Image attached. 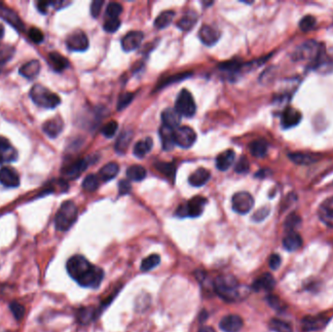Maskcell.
<instances>
[{
    "mask_svg": "<svg viewBox=\"0 0 333 332\" xmlns=\"http://www.w3.org/2000/svg\"><path fill=\"white\" fill-rule=\"evenodd\" d=\"M250 151L254 157L263 158L268 152V144L263 140H258L250 144Z\"/></svg>",
    "mask_w": 333,
    "mask_h": 332,
    "instance_id": "37",
    "label": "cell"
},
{
    "mask_svg": "<svg viewBox=\"0 0 333 332\" xmlns=\"http://www.w3.org/2000/svg\"><path fill=\"white\" fill-rule=\"evenodd\" d=\"M40 69H41L40 62L34 60L21 67L20 74L28 79H34L40 73Z\"/></svg>",
    "mask_w": 333,
    "mask_h": 332,
    "instance_id": "30",
    "label": "cell"
},
{
    "mask_svg": "<svg viewBox=\"0 0 333 332\" xmlns=\"http://www.w3.org/2000/svg\"><path fill=\"white\" fill-rule=\"evenodd\" d=\"M0 17L3 18L5 21H7L10 25L15 27L16 29L18 30L23 29V24L21 20L19 19V17L16 15V13H14L9 8L3 7L1 3H0Z\"/></svg>",
    "mask_w": 333,
    "mask_h": 332,
    "instance_id": "31",
    "label": "cell"
},
{
    "mask_svg": "<svg viewBox=\"0 0 333 332\" xmlns=\"http://www.w3.org/2000/svg\"><path fill=\"white\" fill-rule=\"evenodd\" d=\"M88 165H89L88 160L85 159L77 160L76 162H74L64 170V175L67 179L75 180L87 169Z\"/></svg>",
    "mask_w": 333,
    "mask_h": 332,
    "instance_id": "21",
    "label": "cell"
},
{
    "mask_svg": "<svg viewBox=\"0 0 333 332\" xmlns=\"http://www.w3.org/2000/svg\"><path fill=\"white\" fill-rule=\"evenodd\" d=\"M98 315V311L92 307H83L77 311L76 318L81 325H89L95 321Z\"/></svg>",
    "mask_w": 333,
    "mask_h": 332,
    "instance_id": "29",
    "label": "cell"
},
{
    "mask_svg": "<svg viewBox=\"0 0 333 332\" xmlns=\"http://www.w3.org/2000/svg\"><path fill=\"white\" fill-rule=\"evenodd\" d=\"M10 310H11L14 318L17 321H20L21 319H23V317L25 315V307L22 304L14 301L10 304Z\"/></svg>",
    "mask_w": 333,
    "mask_h": 332,
    "instance_id": "50",
    "label": "cell"
},
{
    "mask_svg": "<svg viewBox=\"0 0 333 332\" xmlns=\"http://www.w3.org/2000/svg\"><path fill=\"white\" fill-rule=\"evenodd\" d=\"M324 50V46L317 41H307L296 48V51L293 54V59L296 62L309 61L314 67L320 59Z\"/></svg>",
    "mask_w": 333,
    "mask_h": 332,
    "instance_id": "4",
    "label": "cell"
},
{
    "mask_svg": "<svg viewBox=\"0 0 333 332\" xmlns=\"http://www.w3.org/2000/svg\"><path fill=\"white\" fill-rule=\"evenodd\" d=\"M329 321L327 316H308L302 319L301 329L305 332L320 331L328 325Z\"/></svg>",
    "mask_w": 333,
    "mask_h": 332,
    "instance_id": "11",
    "label": "cell"
},
{
    "mask_svg": "<svg viewBox=\"0 0 333 332\" xmlns=\"http://www.w3.org/2000/svg\"><path fill=\"white\" fill-rule=\"evenodd\" d=\"M155 168L164 176L170 179H174L176 177L177 166L175 163H166V162H158L155 164Z\"/></svg>",
    "mask_w": 333,
    "mask_h": 332,
    "instance_id": "38",
    "label": "cell"
},
{
    "mask_svg": "<svg viewBox=\"0 0 333 332\" xmlns=\"http://www.w3.org/2000/svg\"><path fill=\"white\" fill-rule=\"evenodd\" d=\"M266 300H267L268 304H269L272 308H274V309H276V310H281V309H282V302H281V300H280L277 296H268V297L266 298Z\"/></svg>",
    "mask_w": 333,
    "mask_h": 332,
    "instance_id": "57",
    "label": "cell"
},
{
    "mask_svg": "<svg viewBox=\"0 0 333 332\" xmlns=\"http://www.w3.org/2000/svg\"><path fill=\"white\" fill-rule=\"evenodd\" d=\"M175 111H177L181 116L185 117H192L196 113V104L193 99V96L189 91L186 89H184L180 92L176 106H175Z\"/></svg>",
    "mask_w": 333,
    "mask_h": 332,
    "instance_id": "7",
    "label": "cell"
},
{
    "mask_svg": "<svg viewBox=\"0 0 333 332\" xmlns=\"http://www.w3.org/2000/svg\"><path fill=\"white\" fill-rule=\"evenodd\" d=\"M50 5H53V2H46V1H39L37 3V9L42 13L46 14L48 12V8Z\"/></svg>",
    "mask_w": 333,
    "mask_h": 332,
    "instance_id": "60",
    "label": "cell"
},
{
    "mask_svg": "<svg viewBox=\"0 0 333 332\" xmlns=\"http://www.w3.org/2000/svg\"><path fill=\"white\" fill-rule=\"evenodd\" d=\"M4 32H5L4 27L2 25H0V40L4 37Z\"/></svg>",
    "mask_w": 333,
    "mask_h": 332,
    "instance_id": "62",
    "label": "cell"
},
{
    "mask_svg": "<svg viewBox=\"0 0 333 332\" xmlns=\"http://www.w3.org/2000/svg\"><path fill=\"white\" fill-rule=\"evenodd\" d=\"M117 130H118V123L116 121H111L104 127L102 133L106 138L111 139L114 137Z\"/></svg>",
    "mask_w": 333,
    "mask_h": 332,
    "instance_id": "52",
    "label": "cell"
},
{
    "mask_svg": "<svg viewBox=\"0 0 333 332\" xmlns=\"http://www.w3.org/2000/svg\"><path fill=\"white\" fill-rule=\"evenodd\" d=\"M275 286H276V281L274 277L269 273H264L261 276H259V278L253 283L252 289L256 293H260V292L269 293L275 289Z\"/></svg>",
    "mask_w": 333,
    "mask_h": 332,
    "instance_id": "14",
    "label": "cell"
},
{
    "mask_svg": "<svg viewBox=\"0 0 333 332\" xmlns=\"http://www.w3.org/2000/svg\"><path fill=\"white\" fill-rule=\"evenodd\" d=\"M163 126L172 130H177L181 124V115L172 109H168L162 112Z\"/></svg>",
    "mask_w": 333,
    "mask_h": 332,
    "instance_id": "23",
    "label": "cell"
},
{
    "mask_svg": "<svg viewBox=\"0 0 333 332\" xmlns=\"http://www.w3.org/2000/svg\"><path fill=\"white\" fill-rule=\"evenodd\" d=\"M318 215L321 221L325 223L327 226L333 228V197L325 200L321 204Z\"/></svg>",
    "mask_w": 333,
    "mask_h": 332,
    "instance_id": "16",
    "label": "cell"
},
{
    "mask_svg": "<svg viewBox=\"0 0 333 332\" xmlns=\"http://www.w3.org/2000/svg\"><path fill=\"white\" fill-rule=\"evenodd\" d=\"M269 329L273 332H293V329L289 324L277 319L270 321Z\"/></svg>",
    "mask_w": 333,
    "mask_h": 332,
    "instance_id": "42",
    "label": "cell"
},
{
    "mask_svg": "<svg viewBox=\"0 0 333 332\" xmlns=\"http://www.w3.org/2000/svg\"><path fill=\"white\" fill-rule=\"evenodd\" d=\"M160 257L158 255H151L147 258L144 259L141 264V269L144 272H148L160 264Z\"/></svg>",
    "mask_w": 333,
    "mask_h": 332,
    "instance_id": "41",
    "label": "cell"
},
{
    "mask_svg": "<svg viewBox=\"0 0 333 332\" xmlns=\"http://www.w3.org/2000/svg\"><path fill=\"white\" fill-rule=\"evenodd\" d=\"M160 138L162 141L163 149L165 151H171L176 146L175 142V130H172L170 128H167L165 126H162L160 128Z\"/></svg>",
    "mask_w": 333,
    "mask_h": 332,
    "instance_id": "27",
    "label": "cell"
},
{
    "mask_svg": "<svg viewBox=\"0 0 333 332\" xmlns=\"http://www.w3.org/2000/svg\"><path fill=\"white\" fill-rule=\"evenodd\" d=\"M145 35L142 32H131L128 35H126L123 37L121 41L122 48L125 52H132L136 49H138L143 40H144Z\"/></svg>",
    "mask_w": 333,
    "mask_h": 332,
    "instance_id": "15",
    "label": "cell"
},
{
    "mask_svg": "<svg viewBox=\"0 0 333 332\" xmlns=\"http://www.w3.org/2000/svg\"><path fill=\"white\" fill-rule=\"evenodd\" d=\"M121 27V22L119 19H107L104 25V30L109 34L116 33Z\"/></svg>",
    "mask_w": 333,
    "mask_h": 332,
    "instance_id": "49",
    "label": "cell"
},
{
    "mask_svg": "<svg viewBox=\"0 0 333 332\" xmlns=\"http://www.w3.org/2000/svg\"><path fill=\"white\" fill-rule=\"evenodd\" d=\"M100 180L96 175H89L83 181L82 187L87 192H94L99 188Z\"/></svg>",
    "mask_w": 333,
    "mask_h": 332,
    "instance_id": "40",
    "label": "cell"
},
{
    "mask_svg": "<svg viewBox=\"0 0 333 332\" xmlns=\"http://www.w3.org/2000/svg\"><path fill=\"white\" fill-rule=\"evenodd\" d=\"M198 332H217L213 328H211V327H204V328H202L200 331Z\"/></svg>",
    "mask_w": 333,
    "mask_h": 332,
    "instance_id": "61",
    "label": "cell"
},
{
    "mask_svg": "<svg viewBox=\"0 0 333 332\" xmlns=\"http://www.w3.org/2000/svg\"><path fill=\"white\" fill-rule=\"evenodd\" d=\"M250 170V162L247 157L242 156L235 166V172L237 174H247Z\"/></svg>",
    "mask_w": 333,
    "mask_h": 332,
    "instance_id": "51",
    "label": "cell"
},
{
    "mask_svg": "<svg viewBox=\"0 0 333 332\" xmlns=\"http://www.w3.org/2000/svg\"><path fill=\"white\" fill-rule=\"evenodd\" d=\"M67 270L79 286L87 289H98L105 278L102 268L93 265L88 259L79 255L69 259Z\"/></svg>",
    "mask_w": 333,
    "mask_h": 332,
    "instance_id": "1",
    "label": "cell"
},
{
    "mask_svg": "<svg viewBox=\"0 0 333 332\" xmlns=\"http://www.w3.org/2000/svg\"><path fill=\"white\" fill-rule=\"evenodd\" d=\"M78 210L72 201L65 202L58 211L55 218V226L58 231H68L77 221Z\"/></svg>",
    "mask_w": 333,
    "mask_h": 332,
    "instance_id": "3",
    "label": "cell"
},
{
    "mask_svg": "<svg viewBox=\"0 0 333 332\" xmlns=\"http://www.w3.org/2000/svg\"><path fill=\"white\" fill-rule=\"evenodd\" d=\"M67 46L71 51L84 52L89 47V39L83 32L76 31L67 38Z\"/></svg>",
    "mask_w": 333,
    "mask_h": 332,
    "instance_id": "10",
    "label": "cell"
},
{
    "mask_svg": "<svg viewBox=\"0 0 333 332\" xmlns=\"http://www.w3.org/2000/svg\"><path fill=\"white\" fill-rule=\"evenodd\" d=\"M302 238L296 231H290L283 240L284 248L292 253L298 251L302 247Z\"/></svg>",
    "mask_w": 333,
    "mask_h": 332,
    "instance_id": "24",
    "label": "cell"
},
{
    "mask_svg": "<svg viewBox=\"0 0 333 332\" xmlns=\"http://www.w3.org/2000/svg\"><path fill=\"white\" fill-rule=\"evenodd\" d=\"M175 15L176 13L172 10H169V11H164L162 12L155 20L154 22V26L155 28L159 29V30H163V29H166L167 27H169L174 18H175Z\"/></svg>",
    "mask_w": 333,
    "mask_h": 332,
    "instance_id": "32",
    "label": "cell"
},
{
    "mask_svg": "<svg viewBox=\"0 0 333 332\" xmlns=\"http://www.w3.org/2000/svg\"><path fill=\"white\" fill-rule=\"evenodd\" d=\"M123 12V7L117 2H111L107 8V17L109 19H118V17Z\"/></svg>",
    "mask_w": 333,
    "mask_h": 332,
    "instance_id": "45",
    "label": "cell"
},
{
    "mask_svg": "<svg viewBox=\"0 0 333 332\" xmlns=\"http://www.w3.org/2000/svg\"><path fill=\"white\" fill-rule=\"evenodd\" d=\"M269 266L272 270H277L281 266V258L280 256L274 254L269 258Z\"/></svg>",
    "mask_w": 333,
    "mask_h": 332,
    "instance_id": "59",
    "label": "cell"
},
{
    "mask_svg": "<svg viewBox=\"0 0 333 332\" xmlns=\"http://www.w3.org/2000/svg\"><path fill=\"white\" fill-rule=\"evenodd\" d=\"M207 203H208V200L203 196L193 197L187 203L181 205L178 208L176 212V216L181 219L199 218L204 213Z\"/></svg>",
    "mask_w": 333,
    "mask_h": 332,
    "instance_id": "6",
    "label": "cell"
},
{
    "mask_svg": "<svg viewBox=\"0 0 333 332\" xmlns=\"http://www.w3.org/2000/svg\"><path fill=\"white\" fill-rule=\"evenodd\" d=\"M192 75L191 73H183V74H176V75H173V76H170V77H167L166 79H164L160 84H158L157 86V89H162L164 87H167L168 85H171L173 83H176V82H180V81H183L185 80L186 78L190 77Z\"/></svg>",
    "mask_w": 333,
    "mask_h": 332,
    "instance_id": "43",
    "label": "cell"
},
{
    "mask_svg": "<svg viewBox=\"0 0 333 332\" xmlns=\"http://www.w3.org/2000/svg\"><path fill=\"white\" fill-rule=\"evenodd\" d=\"M132 185L128 181H121L119 183V193L120 195H127L131 192Z\"/></svg>",
    "mask_w": 333,
    "mask_h": 332,
    "instance_id": "58",
    "label": "cell"
},
{
    "mask_svg": "<svg viewBox=\"0 0 333 332\" xmlns=\"http://www.w3.org/2000/svg\"><path fill=\"white\" fill-rule=\"evenodd\" d=\"M0 184L10 188L18 187L20 185V177L14 169L4 167L0 170Z\"/></svg>",
    "mask_w": 333,
    "mask_h": 332,
    "instance_id": "17",
    "label": "cell"
},
{
    "mask_svg": "<svg viewBox=\"0 0 333 332\" xmlns=\"http://www.w3.org/2000/svg\"><path fill=\"white\" fill-rule=\"evenodd\" d=\"M243 327L244 321L238 315L225 316L220 323V328L224 332H239Z\"/></svg>",
    "mask_w": 333,
    "mask_h": 332,
    "instance_id": "13",
    "label": "cell"
},
{
    "mask_svg": "<svg viewBox=\"0 0 333 332\" xmlns=\"http://www.w3.org/2000/svg\"><path fill=\"white\" fill-rule=\"evenodd\" d=\"M31 98L36 105L47 110H53L61 104L60 97L42 85H35L32 88Z\"/></svg>",
    "mask_w": 333,
    "mask_h": 332,
    "instance_id": "5",
    "label": "cell"
},
{
    "mask_svg": "<svg viewBox=\"0 0 333 332\" xmlns=\"http://www.w3.org/2000/svg\"><path fill=\"white\" fill-rule=\"evenodd\" d=\"M15 54V49L13 46L1 44L0 45V65H4L9 62Z\"/></svg>",
    "mask_w": 333,
    "mask_h": 332,
    "instance_id": "44",
    "label": "cell"
},
{
    "mask_svg": "<svg viewBox=\"0 0 333 332\" xmlns=\"http://www.w3.org/2000/svg\"><path fill=\"white\" fill-rule=\"evenodd\" d=\"M301 223V219L296 215V214H292L290 215L287 220H286V222H285V227L290 231H295L297 226H299Z\"/></svg>",
    "mask_w": 333,
    "mask_h": 332,
    "instance_id": "53",
    "label": "cell"
},
{
    "mask_svg": "<svg viewBox=\"0 0 333 332\" xmlns=\"http://www.w3.org/2000/svg\"><path fill=\"white\" fill-rule=\"evenodd\" d=\"M132 139H133V133L131 131L122 132L115 145L116 151L118 153H124L129 148Z\"/></svg>",
    "mask_w": 333,
    "mask_h": 332,
    "instance_id": "35",
    "label": "cell"
},
{
    "mask_svg": "<svg viewBox=\"0 0 333 332\" xmlns=\"http://www.w3.org/2000/svg\"><path fill=\"white\" fill-rule=\"evenodd\" d=\"M104 4H105V2L103 0H95V1L92 2V4H91V15H92L93 18L96 19V18L99 17Z\"/></svg>",
    "mask_w": 333,
    "mask_h": 332,
    "instance_id": "54",
    "label": "cell"
},
{
    "mask_svg": "<svg viewBox=\"0 0 333 332\" xmlns=\"http://www.w3.org/2000/svg\"><path fill=\"white\" fill-rule=\"evenodd\" d=\"M269 213H270V209L268 207H263V208L259 209V211L254 215L253 220L257 222L262 221L268 217Z\"/></svg>",
    "mask_w": 333,
    "mask_h": 332,
    "instance_id": "55",
    "label": "cell"
},
{
    "mask_svg": "<svg viewBox=\"0 0 333 332\" xmlns=\"http://www.w3.org/2000/svg\"><path fill=\"white\" fill-rule=\"evenodd\" d=\"M152 147H153V141L150 138H147L145 141H140L136 144L134 148V155L142 159L146 157V155L152 149Z\"/></svg>",
    "mask_w": 333,
    "mask_h": 332,
    "instance_id": "36",
    "label": "cell"
},
{
    "mask_svg": "<svg viewBox=\"0 0 333 332\" xmlns=\"http://www.w3.org/2000/svg\"><path fill=\"white\" fill-rule=\"evenodd\" d=\"M301 113L292 108H288L283 112L281 118V124L284 129H291L299 124L301 121Z\"/></svg>",
    "mask_w": 333,
    "mask_h": 332,
    "instance_id": "19",
    "label": "cell"
},
{
    "mask_svg": "<svg viewBox=\"0 0 333 332\" xmlns=\"http://www.w3.org/2000/svg\"><path fill=\"white\" fill-rule=\"evenodd\" d=\"M18 153L16 149L4 138L0 137V164L12 162L17 159Z\"/></svg>",
    "mask_w": 333,
    "mask_h": 332,
    "instance_id": "20",
    "label": "cell"
},
{
    "mask_svg": "<svg viewBox=\"0 0 333 332\" xmlns=\"http://www.w3.org/2000/svg\"><path fill=\"white\" fill-rule=\"evenodd\" d=\"M197 140V135L195 131L187 126L179 127L175 131V142L176 145L184 149L191 148Z\"/></svg>",
    "mask_w": 333,
    "mask_h": 332,
    "instance_id": "9",
    "label": "cell"
},
{
    "mask_svg": "<svg viewBox=\"0 0 333 332\" xmlns=\"http://www.w3.org/2000/svg\"><path fill=\"white\" fill-rule=\"evenodd\" d=\"M255 206V199L249 192H238L232 198L233 211L239 215L249 214Z\"/></svg>",
    "mask_w": 333,
    "mask_h": 332,
    "instance_id": "8",
    "label": "cell"
},
{
    "mask_svg": "<svg viewBox=\"0 0 333 332\" xmlns=\"http://www.w3.org/2000/svg\"><path fill=\"white\" fill-rule=\"evenodd\" d=\"M64 129V122L60 117H56L46 121L43 125L44 133L51 139L57 138Z\"/></svg>",
    "mask_w": 333,
    "mask_h": 332,
    "instance_id": "18",
    "label": "cell"
},
{
    "mask_svg": "<svg viewBox=\"0 0 333 332\" xmlns=\"http://www.w3.org/2000/svg\"><path fill=\"white\" fill-rule=\"evenodd\" d=\"M315 26H316V19L310 15L305 16L299 23V28L304 33L310 32L311 30L314 29Z\"/></svg>",
    "mask_w": 333,
    "mask_h": 332,
    "instance_id": "47",
    "label": "cell"
},
{
    "mask_svg": "<svg viewBox=\"0 0 333 332\" xmlns=\"http://www.w3.org/2000/svg\"><path fill=\"white\" fill-rule=\"evenodd\" d=\"M134 100V94L132 93H125L119 97L117 103V111H124Z\"/></svg>",
    "mask_w": 333,
    "mask_h": 332,
    "instance_id": "48",
    "label": "cell"
},
{
    "mask_svg": "<svg viewBox=\"0 0 333 332\" xmlns=\"http://www.w3.org/2000/svg\"><path fill=\"white\" fill-rule=\"evenodd\" d=\"M214 290L216 294L226 302H235L245 298L249 292L243 291L238 280L232 275H222L214 281Z\"/></svg>",
    "mask_w": 333,
    "mask_h": 332,
    "instance_id": "2",
    "label": "cell"
},
{
    "mask_svg": "<svg viewBox=\"0 0 333 332\" xmlns=\"http://www.w3.org/2000/svg\"><path fill=\"white\" fill-rule=\"evenodd\" d=\"M119 173V166L116 163H109L104 166L100 171V177L104 182L113 180Z\"/></svg>",
    "mask_w": 333,
    "mask_h": 332,
    "instance_id": "34",
    "label": "cell"
},
{
    "mask_svg": "<svg viewBox=\"0 0 333 332\" xmlns=\"http://www.w3.org/2000/svg\"><path fill=\"white\" fill-rule=\"evenodd\" d=\"M235 157H236L235 151L232 149L222 152L217 157V160H216L217 168L222 172L227 171L233 165L235 161Z\"/></svg>",
    "mask_w": 333,
    "mask_h": 332,
    "instance_id": "26",
    "label": "cell"
},
{
    "mask_svg": "<svg viewBox=\"0 0 333 332\" xmlns=\"http://www.w3.org/2000/svg\"><path fill=\"white\" fill-rule=\"evenodd\" d=\"M291 160L297 165H309L318 160L316 156L305 154V153H292L289 155Z\"/></svg>",
    "mask_w": 333,
    "mask_h": 332,
    "instance_id": "39",
    "label": "cell"
},
{
    "mask_svg": "<svg viewBox=\"0 0 333 332\" xmlns=\"http://www.w3.org/2000/svg\"><path fill=\"white\" fill-rule=\"evenodd\" d=\"M245 65L242 64L239 61H230L225 62L220 65V69L223 72H229V73H237L239 72Z\"/></svg>",
    "mask_w": 333,
    "mask_h": 332,
    "instance_id": "46",
    "label": "cell"
},
{
    "mask_svg": "<svg viewBox=\"0 0 333 332\" xmlns=\"http://www.w3.org/2000/svg\"><path fill=\"white\" fill-rule=\"evenodd\" d=\"M126 175L130 181L142 182L147 177V170L143 166L133 165L127 169Z\"/></svg>",
    "mask_w": 333,
    "mask_h": 332,
    "instance_id": "33",
    "label": "cell"
},
{
    "mask_svg": "<svg viewBox=\"0 0 333 332\" xmlns=\"http://www.w3.org/2000/svg\"><path fill=\"white\" fill-rule=\"evenodd\" d=\"M211 179V173L205 168H199L189 177V184L194 187H201L206 184Z\"/></svg>",
    "mask_w": 333,
    "mask_h": 332,
    "instance_id": "25",
    "label": "cell"
},
{
    "mask_svg": "<svg viewBox=\"0 0 333 332\" xmlns=\"http://www.w3.org/2000/svg\"><path fill=\"white\" fill-rule=\"evenodd\" d=\"M48 60L51 68L57 73H61L67 70L70 66L69 60L58 52H51L48 56Z\"/></svg>",
    "mask_w": 333,
    "mask_h": 332,
    "instance_id": "22",
    "label": "cell"
},
{
    "mask_svg": "<svg viewBox=\"0 0 333 332\" xmlns=\"http://www.w3.org/2000/svg\"><path fill=\"white\" fill-rule=\"evenodd\" d=\"M198 22V15L194 11H188L185 16L177 23V27L183 32L191 31Z\"/></svg>",
    "mask_w": 333,
    "mask_h": 332,
    "instance_id": "28",
    "label": "cell"
},
{
    "mask_svg": "<svg viewBox=\"0 0 333 332\" xmlns=\"http://www.w3.org/2000/svg\"><path fill=\"white\" fill-rule=\"evenodd\" d=\"M199 38L205 45L212 47L219 42L221 33L210 25H204L199 31Z\"/></svg>",
    "mask_w": 333,
    "mask_h": 332,
    "instance_id": "12",
    "label": "cell"
},
{
    "mask_svg": "<svg viewBox=\"0 0 333 332\" xmlns=\"http://www.w3.org/2000/svg\"><path fill=\"white\" fill-rule=\"evenodd\" d=\"M29 36L31 37V39L36 42V43H40L43 41L44 39V36L42 34V32L40 30H38L37 28H33L31 29L30 33H29Z\"/></svg>",
    "mask_w": 333,
    "mask_h": 332,
    "instance_id": "56",
    "label": "cell"
}]
</instances>
